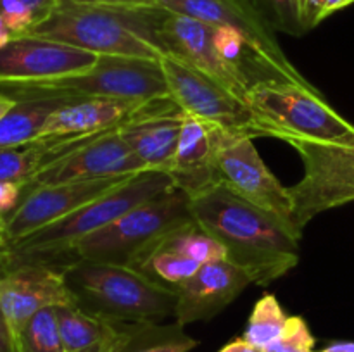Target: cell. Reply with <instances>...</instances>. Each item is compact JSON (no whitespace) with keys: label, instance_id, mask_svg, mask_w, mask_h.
<instances>
[{"label":"cell","instance_id":"obj_24","mask_svg":"<svg viewBox=\"0 0 354 352\" xmlns=\"http://www.w3.org/2000/svg\"><path fill=\"white\" fill-rule=\"evenodd\" d=\"M161 244L176 254L201 262V264L227 259V251L223 245L216 238L211 237L206 230H203L196 221L166 235Z\"/></svg>","mask_w":354,"mask_h":352},{"label":"cell","instance_id":"obj_26","mask_svg":"<svg viewBox=\"0 0 354 352\" xmlns=\"http://www.w3.org/2000/svg\"><path fill=\"white\" fill-rule=\"evenodd\" d=\"M16 349L17 352H64L57 307L38 311L21 330Z\"/></svg>","mask_w":354,"mask_h":352},{"label":"cell","instance_id":"obj_35","mask_svg":"<svg viewBox=\"0 0 354 352\" xmlns=\"http://www.w3.org/2000/svg\"><path fill=\"white\" fill-rule=\"evenodd\" d=\"M220 352H263V351L261 349L254 347V345H251L249 342H245L244 338H237V340L225 345Z\"/></svg>","mask_w":354,"mask_h":352},{"label":"cell","instance_id":"obj_16","mask_svg":"<svg viewBox=\"0 0 354 352\" xmlns=\"http://www.w3.org/2000/svg\"><path fill=\"white\" fill-rule=\"evenodd\" d=\"M99 55L73 45L23 37L0 48V83L40 81L90 71Z\"/></svg>","mask_w":354,"mask_h":352},{"label":"cell","instance_id":"obj_4","mask_svg":"<svg viewBox=\"0 0 354 352\" xmlns=\"http://www.w3.org/2000/svg\"><path fill=\"white\" fill-rule=\"evenodd\" d=\"M80 309L121 323H159L175 316L178 292L130 266L76 259L64 268Z\"/></svg>","mask_w":354,"mask_h":352},{"label":"cell","instance_id":"obj_5","mask_svg":"<svg viewBox=\"0 0 354 352\" xmlns=\"http://www.w3.org/2000/svg\"><path fill=\"white\" fill-rule=\"evenodd\" d=\"M245 102L265 130L279 140L315 144H351L354 124L330 107L317 86H301L283 79L258 81Z\"/></svg>","mask_w":354,"mask_h":352},{"label":"cell","instance_id":"obj_31","mask_svg":"<svg viewBox=\"0 0 354 352\" xmlns=\"http://www.w3.org/2000/svg\"><path fill=\"white\" fill-rule=\"evenodd\" d=\"M24 186L12 182H0V214L9 216L23 199Z\"/></svg>","mask_w":354,"mask_h":352},{"label":"cell","instance_id":"obj_33","mask_svg":"<svg viewBox=\"0 0 354 352\" xmlns=\"http://www.w3.org/2000/svg\"><path fill=\"white\" fill-rule=\"evenodd\" d=\"M66 2L78 3V6H97V7H154L156 0H66Z\"/></svg>","mask_w":354,"mask_h":352},{"label":"cell","instance_id":"obj_10","mask_svg":"<svg viewBox=\"0 0 354 352\" xmlns=\"http://www.w3.org/2000/svg\"><path fill=\"white\" fill-rule=\"evenodd\" d=\"M220 186L261 207L289 226L294 223V202L290 190L279 182L256 150L252 138L221 131L216 155ZM301 231V230H299Z\"/></svg>","mask_w":354,"mask_h":352},{"label":"cell","instance_id":"obj_22","mask_svg":"<svg viewBox=\"0 0 354 352\" xmlns=\"http://www.w3.org/2000/svg\"><path fill=\"white\" fill-rule=\"evenodd\" d=\"M71 99L68 97H41L19 100L0 119V148L17 147L40 137L48 116Z\"/></svg>","mask_w":354,"mask_h":352},{"label":"cell","instance_id":"obj_7","mask_svg":"<svg viewBox=\"0 0 354 352\" xmlns=\"http://www.w3.org/2000/svg\"><path fill=\"white\" fill-rule=\"evenodd\" d=\"M0 92L16 102L41 97H116L133 100L169 97L161 62L120 55H99L97 64L85 72L40 81L0 83Z\"/></svg>","mask_w":354,"mask_h":352},{"label":"cell","instance_id":"obj_17","mask_svg":"<svg viewBox=\"0 0 354 352\" xmlns=\"http://www.w3.org/2000/svg\"><path fill=\"white\" fill-rule=\"evenodd\" d=\"M142 171H145L144 164L135 157L127 141L121 138L120 128H116L106 131L88 145L69 154L68 157L45 168L24 186V190L40 185H59V183L82 182V179L137 175Z\"/></svg>","mask_w":354,"mask_h":352},{"label":"cell","instance_id":"obj_23","mask_svg":"<svg viewBox=\"0 0 354 352\" xmlns=\"http://www.w3.org/2000/svg\"><path fill=\"white\" fill-rule=\"evenodd\" d=\"M201 266H203L201 262L183 257V255L173 252L171 248L165 247L161 242H158L154 247H151L142 255L135 269L161 285L178 289L183 282H187L190 276L199 271Z\"/></svg>","mask_w":354,"mask_h":352},{"label":"cell","instance_id":"obj_36","mask_svg":"<svg viewBox=\"0 0 354 352\" xmlns=\"http://www.w3.org/2000/svg\"><path fill=\"white\" fill-rule=\"evenodd\" d=\"M9 235H7V226H6V216L0 214V262L6 257V254L9 252Z\"/></svg>","mask_w":354,"mask_h":352},{"label":"cell","instance_id":"obj_2","mask_svg":"<svg viewBox=\"0 0 354 352\" xmlns=\"http://www.w3.org/2000/svg\"><path fill=\"white\" fill-rule=\"evenodd\" d=\"M162 7H97L59 0L54 12L28 37L47 38L97 55L159 61Z\"/></svg>","mask_w":354,"mask_h":352},{"label":"cell","instance_id":"obj_19","mask_svg":"<svg viewBox=\"0 0 354 352\" xmlns=\"http://www.w3.org/2000/svg\"><path fill=\"white\" fill-rule=\"evenodd\" d=\"M221 131L189 114L183 117L178 148L168 175L176 188L185 192L190 199L220 186L216 155Z\"/></svg>","mask_w":354,"mask_h":352},{"label":"cell","instance_id":"obj_27","mask_svg":"<svg viewBox=\"0 0 354 352\" xmlns=\"http://www.w3.org/2000/svg\"><path fill=\"white\" fill-rule=\"evenodd\" d=\"M275 31L303 37L310 31L306 21L308 0H244Z\"/></svg>","mask_w":354,"mask_h":352},{"label":"cell","instance_id":"obj_39","mask_svg":"<svg viewBox=\"0 0 354 352\" xmlns=\"http://www.w3.org/2000/svg\"><path fill=\"white\" fill-rule=\"evenodd\" d=\"M12 40H14L12 33L9 31V28H7V24H6V21H3L2 14H0V48L6 47V45L9 43V41H12Z\"/></svg>","mask_w":354,"mask_h":352},{"label":"cell","instance_id":"obj_21","mask_svg":"<svg viewBox=\"0 0 354 352\" xmlns=\"http://www.w3.org/2000/svg\"><path fill=\"white\" fill-rule=\"evenodd\" d=\"M185 113L156 114L135 119L120 128V135L145 171L169 173L178 148Z\"/></svg>","mask_w":354,"mask_h":352},{"label":"cell","instance_id":"obj_20","mask_svg":"<svg viewBox=\"0 0 354 352\" xmlns=\"http://www.w3.org/2000/svg\"><path fill=\"white\" fill-rule=\"evenodd\" d=\"M64 352H121L142 324L121 323L80 309L76 304L57 306Z\"/></svg>","mask_w":354,"mask_h":352},{"label":"cell","instance_id":"obj_18","mask_svg":"<svg viewBox=\"0 0 354 352\" xmlns=\"http://www.w3.org/2000/svg\"><path fill=\"white\" fill-rule=\"evenodd\" d=\"M251 283L244 269L228 259L206 262L176 289V323L185 326L196 321L211 320L230 306Z\"/></svg>","mask_w":354,"mask_h":352},{"label":"cell","instance_id":"obj_6","mask_svg":"<svg viewBox=\"0 0 354 352\" xmlns=\"http://www.w3.org/2000/svg\"><path fill=\"white\" fill-rule=\"evenodd\" d=\"M192 221L190 197L175 186L80 240L71 257L135 268L149 248Z\"/></svg>","mask_w":354,"mask_h":352},{"label":"cell","instance_id":"obj_13","mask_svg":"<svg viewBox=\"0 0 354 352\" xmlns=\"http://www.w3.org/2000/svg\"><path fill=\"white\" fill-rule=\"evenodd\" d=\"M182 110L171 97L152 100L85 97L71 99L48 116L40 137H71L116 130L135 119Z\"/></svg>","mask_w":354,"mask_h":352},{"label":"cell","instance_id":"obj_15","mask_svg":"<svg viewBox=\"0 0 354 352\" xmlns=\"http://www.w3.org/2000/svg\"><path fill=\"white\" fill-rule=\"evenodd\" d=\"M131 176L133 175L102 179H82V182L40 185L24 190L19 206L6 217L10 244L75 213L90 200L116 188Z\"/></svg>","mask_w":354,"mask_h":352},{"label":"cell","instance_id":"obj_29","mask_svg":"<svg viewBox=\"0 0 354 352\" xmlns=\"http://www.w3.org/2000/svg\"><path fill=\"white\" fill-rule=\"evenodd\" d=\"M263 352H317L315 337L301 316H289L282 335Z\"/></svg>","mask_w":354,"mask_h":352},{"label":"cell","instance_id":"obj_37","mask_svg":"<svg viewBox=\"0 0 354 352\" xmlns=\"http://www.w3.org/2000/svg\"><path fill=\"white\" fill-rule=\"evenodd\" d=\"M318 352H354V342H334Z\"/></svg>","mask_w":354,"mask_h":352},{"label":"cell","instance_id":"obj_3","mask_svg":"<svg viewBox=\"0 0 354 352\" xmlns=\"http://www.w3.org/2000/svg\"><path fill=\"white\" fill-rule=\"evenodd\" d=\"M175 188L171 176L161 171H142L104 195L68 214L62 219L14 240L2 259L3 269L16 262L37 261L64 269L80 240L109 226L133 207Z\"/></svg>","mask_w":354,"mask_h":352},{"label":"cell","instance_id":"obj_34","mask_svg":"<svg viewBox=\"0 0 354 352\" xmlns=\"http://www.w3.org/2000/svg\"><path fill=\"white\" fill-rule=\"evenodd\" d=\"M3 271L2 264H0V273ZM0 352H17L16 340L12 337L9 324H7L6 316H3L2 309H0Z\"/></svg>","mask_w":354,"mask_h":352},{"label":"cell","instance_id":"obj_38","mask_svg":"<svg viewBox=\"0 0 354 352\" xmlns=\"http://www.w3.org/2000/svg\"><path fill=\"white\" fill-rule=\"evenodd\" d=\"M14 106H16V100H14L12 97L6 95L3 92H0V119H2Z\"/></svg>","mask_w":354,"mask_h":352},{"label":"cell","instance_id":"obj_1","mask_svg":"<svg viewBox=\"0 0 354 352\" xmlns=\"http://www.w3.org/2000/svg\"><path fill=\"white\" fill-rule=\"evenodd\" d=\"M194 221L227 251L254 285H270L297 266L303 231L225 186L190 199Z\"/></svg>","mask_w":354,"mask_h":352},{"label":"cell","instance_id":"obj_9","mask_svg":"<svg viewBox=\"0 0 354 352\" xmlns=\"http://www.w3.org/2000/svg\"><path fill=\"white\" fill-rule=\"evenodd\" d=\"M169 97L189 116L203 119L232 135L258 138L266 137L265 130L248 102L225 88L209 76L183 64L169 55L159 59Z\"/></svg>","mask_w":354,"mask_h":352},{"label":"cell","instance_id":"obj_28","mask_svg":"<svg viewBox=\"0 0 354 352\" xmlns=\"http://www.w3.org/2000/svg\"><path fill=\"white\" fill-rule=\"evenodd\" d=\"M197 342L187 337L182 326L162 328L158 323L142 324L121 352H189Z\"/></svg>","mask_w":354,"mask_h":352},{"label":"cell","instance_id":"obj_11","mask_svg":"<svg viewBox=\"0 0 354 352\" xmlns=\"http://www.w3.org/2000/svg\"><path fill=\"white\" fill-rule=\"evenodd\" d=\"M156 3L162 9L187 14L213 26L232 28L248 41L273 78L301 86H313L287 57L277 40L275 30L244 0H156Z\"/></svg>","mask_w":354,"mask_h":352},{"label":"cell","instance_id":"obj_32","mask_svg":"<svg viewBox=\"0 0 354 352\" xmlns=\"http://www.w3.org/2000/svg\"><path fill=\"white\" fill-rule=\"evenodd\" d=\"M16 3H19L35 21V26H38L40 23H44L48 16L55 10L59 0H14Z\"/></svg>","mask_w":354,"mask_h":352},{"label":"cell","instance_id":"obj_14","mask_svg":"<svg viewBox=\"0 0 354 352\" xmlns=\"http://www.w3.org/2000/svg\"><path fill=\"white\" fill-rule=\"evenodd\" d=\"M159 37L165 55L197 69L235 93L239 99L245 100L251 83L221 57L214 43V26L166 9Z\"/></svg>","mask_w":354,"mask_h":352},{"label":"cell","instance_id":"obj_12","mask_svg":"<svg viewBox=\"0 0 354 352\" xmlns=\"http://www.w3.org/2000/svg\"><path fill=\"white\" fill-rule=\"evenodd\" d=\"M71 304H75V297L62 268L26 261L7 266L0 273V309L14 340L38 311Z\"/></svg>","mask_w":354,"mask_h":352},{"label":"cell","instance_id":"obj_30","mask_svg":"<svg viewBox=\"0 0 354 352\" xmlns=\"http://www.w3.org/2000/svg\"><path fill=\"white\" fill-rule=\"evenodd\" d=\"M354 0H308L306 6V21L308 28L313 30L322 21L327 19L337 10L353 6Z\"/></svg>","mask_w":354,"mask_h":352},{"label":"cell","instance_id":"obj_8","mask_svg":"<svg viewBox=\"0 0 354 352\" xmlns=\"http://www.w3.org/2000/svg\"><path fill=\"white\" fill-rule=\"evenodd\" d=\"M299 154L303 176L290 195L294 223L301 231L318 214L354 202V141L315 144L306 140L287 141Z\"/></svg>","mask_w":354,"mask_h":352},{"label":"cell","instance_id":"obj_25","mask_svg":"<svg viewBox=\"0 0 354 352\" xmlns=\"http://www.w3.org/2000/svg\"><path fill=\"white\" fill-rule=\"evenodd\" d=\"M287 320H289V316L282 309L279 299L273 293H265L256 302L242 338L254 347L265 351L270 344H273L282 335Z\"/></svg>","mask_w":354,"mask_h":352}]
</instances>
